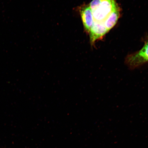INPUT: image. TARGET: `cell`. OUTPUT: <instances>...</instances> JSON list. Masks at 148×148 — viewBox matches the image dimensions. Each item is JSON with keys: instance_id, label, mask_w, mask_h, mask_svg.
Returning a JSON list of instances; mask_svg holds the SVG:
<instances>
[{"instance_id": "obj_1", "label": "cell", "mask_w": 148, "mask_h": 148, "mask_svg": "<svg viewBox=\"0 0 148 148\" xmlns=\"http://www.w3.org/2000/svg\"><path fill=\"white\" fill-rule=\"evenodd\" d=\"M118 7L115 0H101L99 7L92 12L94 21L103 22Z\"/></svg>"}, {"instance_id": "obj_2", "label": "cell", "mask_w": 148, "mask_h": 148, "mask_svg": "<svg viewBox=\"0 0 148 148\" xmlns=\"http://www.w3.org/2000/svg\"><path fill=\"white\" fill-rule=\"evenodd\" d=\"M148 62V41L140 51L128 56L126 60L127 65L134 69Z\"/></svg>"}, {"instance_id": "obj_3", "label": "cell", "mask_w": 148, "mask_h": 148, "mask_svg": "<svg viewBox=\"0 0 148 148\" xmlns=\"http://www.w3.org/2000/svg\"><path fill=\"white\" fill-rule=\"evenodd\" d=\"M108 31L105 26L103 22L94 21L89 32L91 44H93L96 40L102 38Z\"/></svg>"}, {"instance_id": "obj_4", "label": "cell", "mask_w": 148, "mask_h": 148, "mask_svg": "<svg viewBox=\"0 0 148 148\" xmlns=\"http://www.w3.org/2000/svg\"><path fill=\"white\" fill-rule=\"evenodd\" d=\"M80 14L85 30L89 32L94 21L92 10L89 5H85L80 8Z\"/></svg>"}, {"instance_id": "obj_5", "label": "cell", "mask_w": 148, "mask_h": 148, "mask_svg": "<svg viewBox=\"0 0 148 148\" xmlns=\"http://www.w3.org/2000/svg\"><path fill=\"white\" fill-rule=\"evenodd\" d=\"M120 16L118 7L111 13L106 19L103 21V24L108 31L113 27L117 23Z\"/></svg>"}, {"instance_id": "obj_6", "label": "cell", "mask_w": 148, "mask_h": 148, "mask_svg": "<svg viewBox=\"0 0 148 148\" xmlns=\"http://www.w3.org/2000/svg\"><path fill=\"white\" fill-rule=\"evenodd\" d=\"M101 0H92L91 2L90 3L89 6L90 9H91L92 12L95 10L97 9L100 4Z\"/></svg>"}]
</instances>
